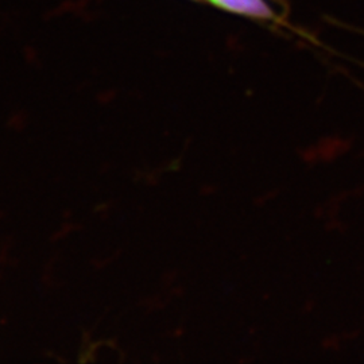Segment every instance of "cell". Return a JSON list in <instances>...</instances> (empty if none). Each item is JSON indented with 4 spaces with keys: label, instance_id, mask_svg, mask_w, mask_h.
<instances>
[{
    "label": "cell",
    "instance_id": "obj_1",
    "mask_svg": "<svg viewBox=\"0 0 364 364\" xmlns=\"http://www.w3.org/2000/svg\"><path fill=\"white\" fill-rule=\"evenodd\" d=\"M213 6L230 13L240 14L255 19L274 21L277 11L272 0H209Z\"/></svg>",
    "mask_w": 364,
    "mask_h": 364
}]
</instances>
